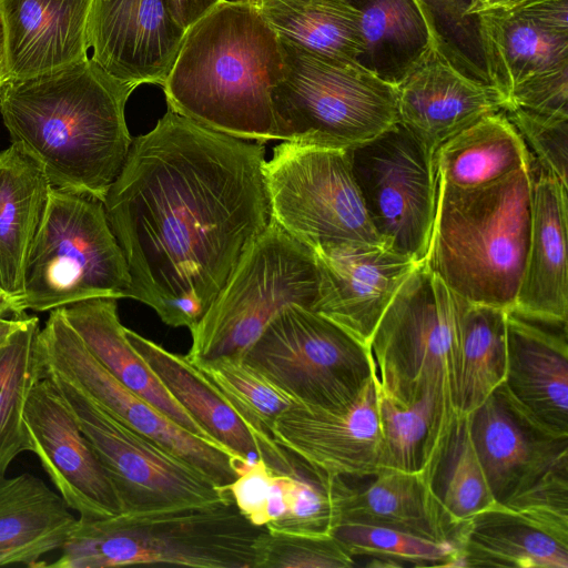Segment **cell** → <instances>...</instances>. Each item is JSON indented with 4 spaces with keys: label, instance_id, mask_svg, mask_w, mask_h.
Segmentation results:
<instances>
[{
    "label": "cell",
    "instance_id": "cell-1",
    "mask_svg": "<svg viewBox=\"0 0 568 568\" xmlns=\"http://www.w3.org/2000/svg\"><path fill=\"white\" fill-rule=\"evenodd\" d=\"M263 143L168 108L132 141L103 200L123 252L128 298L191 329L271 220Z\"/></svg>",
    "mask_w": 568,
    "mask_h": 568
},
{
    "label": "cell",
    "instance_id": "cell-2",
    "mask_svg": "<svg viewBox=\"0 0 568 568\" xmlns=\"http://www.w3.org/2000/svg\"><path fill=\"white\" fill-rule=\"evenodd\" d=\"M135 90L91 57L0 89L11 144L33 158L52 187L103 202L132 144L125 104Z\"/></svg>",
    "mask_w": 568,
    "mask_h": 568
},
{
    "label": "cell",
    "instance_id": "cell-3",
    "mask_svg": "<svg viewBox=\"0 0 568 568\" xmlns=\"http://www.w3.org/2000/svg\"><path fill=\"white\" fill-rule=\"evenodd\" d=\"M280 39L254 0H224L185 32L162 84L168 108L242 140H278L271 91Z\"/></svg>",
    "mask_w": 568,
    "mask_h": 568
},
{
    "label": "cell",
    "instance_id": "cell-4",
    "mask_svg": "<svg viewBox=\"0 0 568 568\" xmlns=\"http://www.w3.org/2000/svg\"><path fill=\"white\" fill-rule=\"evenodd\" d=\"M532 183V169L471 189L438 179L426 267L466 301L511 313L529 246Z\"/></svg>",
    "mask_w": 568,
    "mask_h": 568
},
{
    "label": "cell",
    "instance_id": "cell-5",
    "mask_svg": "<svg viewBox=\"0 0 568 568\" xmlns=\"http://www.w3.org/2000/svg\"><path fill=\"white\" fill-rule=\"evenodd\" d=\"M465 301L423 262L404 281L368 343L377 388L404 403L432 400L450 435L462 417Z\"/></svg>",
    "mask_w": 568,
    "mask_h": 568
},
{
    "label": "cell",
    "instance_id": "cell-6",
    "mask_svg": "<svg viewBox=\"0 0 568 568\" xmlns=\"http://www.w3.org/2000/svg\"><path fill=\"white\" fill-rule=\"evenodd\" d=\"M261 528L248 523L234 501L104 518L79 517L60 557L43 567L252 568L253 541Z\"/></svg>",
    "mask_w": 568,
    "mask_h": 568
},
{
    "label": "cell",
    "instance_id": "cell-7",
    "mask_svg": "<svg viewBox=\"0 0 568 568\" xmlns=\"http://www.w3.org/2000/svg\"><path fill=\"white\" fill-rule=\"evenodd\" d=\"M280 42L282 73L271 91L280 141L348 150L398 122L395 85L357 63Z\"/></svg>",
    "mask_w": 568,
    "mask_h": 568
},
{
    "label": "cell",
    "instance_id": "cell-8",
    "mask_svg": "<svg viewBox=\"0 0 568 568\" xmlns=\"http://www.w3.org/2000/svg\"><path fill=\"white\" fill-rule=\"evenodd\" d=\"M130 286L103 202L52 187L26 264L19 308L45 312L90 298H128Z\"/></svg>",
    "mask_w": 568,
    "mask_h": 568
},
{
    "label": "cell",
    "instance_id": "cell-9",
    "mask_svg": "<svg viewBox=\"0 0 568 568\" xmlns=\"http://www.w3.org/2000/svg\"><path fill=\"white\" fill-rule=\"evenodd\" d=\"M318 286L314 252L271 219L190 329L186 356L243 355L284 307L296 304L313 311Z\"/></svg>",
    "mask_w": 568,
    "mask_h": 568
},
{
    "label": "cell",
    "instance_id": "cell-10",
    "mask_svg": "<svg viewBox=\"0 0 568 568\" xmlns=\"http://www.w3.org/2000/svg\"><path fill=\"white\" fill-rule=\"evenodd\" d=\"M50 379L92 446L122 513L171 511L233 501L181 457L128 427L63 377Z\"/></svg>",
    "mask_w": 568,
    "mask_h": 568
},
{
    "label": "cell",
    "instance_id": "cell-11",
    "mask_svg": "<svg viewBox=\"0 0 568 568\" xmlns=\"http://www.w3.org/2000/svg\"><path fill=\"white\" fill-rule=\"evenodd\" d=\"M271 219L311 250L343 242L382 244L346 150L283 141L264 162Z\"/></svg>",
    "mask_w": 568,
    "mask_h": 568
},
{
    "label": "cell",
    "instance_id": "cell-12",
    "mask_svg": "<svg viewBox=\"0 0 568 568\" xmlns=\"http://www.w3.org/2000/svg\"><path fill=\"white\" fill-rule=\"evenodd\" d=\"M243 357L302 404H351L373 376L368 346L310 308L291 304Z\"/></svg>",
    "mask_w": 568,
    "mask_h": 568
},
{
    "label": "cell",
    "instance_id": "cell-13",
    "mask_svg": "<svg viewBox=\"0 0 568 568\" xmlns=\"http://www.w3.org/2000/svg\"><path fill=\"white\" fill-rule=\"evenodd\" d=\"M346 151L382 244L423 263L436 213L435 152L400 122Z\"/></svg>",
    "mask_w": 568,
    "mask_h": 568
},
{
    "label": "cell",
    "instance_id": "cell-14",
    "mask_svg": "<svg viewBox=\"0 0 568 568\" xmlns=\"http://www.w3.org/2000/svg\"><path fill=\"white\" fill-rule=\"evenodd\" d=\"M37 358L39 372L69 381L118 420L181 457L216 486L225 489L236 478L233 459L239 457L184 429L120 383L87 348L62 308L50 311L40 328Z\"/></svg>",
    "mask_w": 568,
    "mask_h": 568
},
{
    "label": "cell",
    "instance_id": "cell-15",
    "mask_svg": "<svg viewBox=\"0 0 568 568\" xmlns=\"http://www.w3.org/2000/svg\"><path fill=\"white\" fill-rule=\"evenodd\" d=\"M23 422L30 452L70 509L83 518L122 513L92 446L50 379L39 377L30 388Z\"/></svg>",
    "mask_w": 568,
    "mask_h": 568
},
{
    "label": "cell",
    "instance_id": "cell-16",
    "mask_svg": "<svg viewBox=\"0 0 568 568\" xmlns=\"http://www.w3.org/2000/svg\"><path fill=\"white\" fill-rule=\"evenodd\" d=\"M274 442L300 459L343 478H369L382 469V434L374 374L348 405L297 403L273 423Z\"/></svg>",
    "mask_w": 568,
    "mask_h": 568
},
{
    "label": "cell",
    "instance_id": "cell-17",
    "mask_svg": "<svg viewBox=\"0 0 568 568\" xmlns=\"http://www.w3.org/2000/svg\"><path fill=\"white\" fill-rule=\"evenodd\" d=\"M312 251L320 276L313 311L368 346L387 306L420 263L383 244L343 242Z\"/></svg>",
    "mask_w": 568,
    "mask_h": 568
},
{
    "label": "cell",
    "instance_id": "cell-18",
    "mask_svg": "<svg viewBox=\"0 0 568 568\" xmlns=\"http://www.w3.org/2000/svg\"><path fill=\"white\" fill-rule=\"evenodd\" d=\"M186 30L168 0H92L88 19L91 58L135 89L164 83Z\"/></svg>",
    "mask_w": 568,
    "mask_h": 568
},
{
    "label": "cell",
    "instance_id": "cell-19",
    "mask_svg": "<svg viewBox=\"0 0 568 568\" xmlns=\"http://www.w3.org/2000/svg\"><path fill=\"white\" fill-rule=\"evenodd\" d=\"M488 81L506 101L519 87L568 71V0L478 14Z\"/></svg>",
    "mask_w": 568,
    "mask_h": 568
},
{
    "label": "cell",
    "instance_id": "cell-20",
    "mask_svg": "<svg viewBox=\"0 0 568 568\" xmlns=\"http://www.w3.org/2000/svg\"><path fill=\"white\" fill-rule=\"evenodd\" d=\"M467 416L474 447L498 504L527 489L568 456V438L552 435L528 417L500 386Z\"/></svg>",
    "mask_w": 568,
    "mask_h": 568
},
{
    "label": "cell",
    "instance_id": "cell-21",
    "mask_svg": "<svg viewBox=\"0 0 568 568\" xmlns=\"http://www.w3.org/2000/svg\"><path fill=\"white\" fill-rule=\"evenodd\" d=\"M396 88L398 122L433 152L481 118L506 109L494 85L464 74L436 49Z\"/></svg>",
    "mask_w": 568,
    "mask_h": 568
},
{
    "label": "cell",
    "instance_id": "cell-22",
    "mask_svg": "<svg viewBox=\"0 0 568 568\" xmlns=\"http://www.w3.org/2000/svg\"><path fill=\"white\" fill-rule=\"evenodd\" d=\"M91 2L0 0L7 81L40 75L87 58Z\"/></svg>",
    "mask_w": 568,
    "mask_h": 568
},
{
    "label": "cell",
    "instance_id": "cell-23",
    "mask_svg": "<svg viewBox=\"0 0 568 568\" xmlns=\"http://www.w3.org/2000/svg\"><path fill=\"white\" fill-rule=\"evenodd\" d=\"M567 190L542 170L534 175L529 246L511 312L556 327L568 318Z\"/></svg>",
    "mask_w": 568,
    "mask_h": 568
},
{
    "label": "cell",
    "instance_id": "cell-24",
    "mask_svg": "<svg viewBox=\"0 0 568 568\" xmlns=\"http://www.w3.org/2000/svg\"><path fill=\"white\" fill-rule=\"evenodd\" d=\"M506 376L509 400L557 437L568 438L567 331L544 328L507 315Z\"/></svg>",
    "mask_w": 568,
    "mask_h": 568
},
{
    "label": "cell",
    "instance_id": "cell-25",
    "mask_svg": "<svg viewBox=\"0 0 568 568\" xmlns=\"http://www.w3.org/2000/svg\"><path fill=\"white\" fill-rule=\"evenodd\" d=\"M61 308L87 348L120 383L184 429L221 446L175 400L133 347L128 338L126 327L120 322L116 298H90Z\"/></svg>",
    "mask_w": 568,
    "mask_h": 568
},
{
    "label": "cell",
    "instance_id": "cell-26",
    "mask_svg": "<svg viewBox=\"0 0 568 568\" xmlns=\"http://www.w3.org/2000/svg\"><path fill=\"white\" fill-rule=\"evenodd\" d=\"M77 519L62 497L40 477H0V566L38 567L61 549Z\"/></svg>",
    "mask_w": 568,
    "mask_h": 568
},
{
    "label": "cell",
    "instance_id": "cell-27",
    "mask_svg": "<svg viewBox=\"0 0 568 568\" xmlns=\"http://www.w3.org/2000/svg\"><path fill=\"white\" fill-rule=\"evenodd\" d=\"M369 478L359 488L351 486L341 523L393 528L454 544L457 530L434 485L419 473L383 468Z\"/></svg>",
    "mask_w": 568,
    "mask_h": 568
},
{
    "label": "cell",
    "instance_id": "cell-28",
    "mask_svg": "<svg viewBox=\"0 0 568 568\" xmlns=\"http://www.w3.org/2000/svg\"><path fill=\"white\" fill-rule=\"evenodd\" d=\"M52 185L41 165L14 144L0 152V291L19 297L28 256Z\"/></svg>",
    "mask_w": 568,
    "mask_h": 568
},
{
    "label": "cell",
    "instance_id": "cell-29",
    "mask_svg": "<svg viewBox=\"0 0 568 568\" xmlns=\"http://www.w3.org/2000/svg\"><path fill=\"white\" fill-rule=\"evenodd\" d=\"M458 567L568 568V544L501 504L460 524Z\"/></svg>",
    "mask_w": 568,
    "mask_h": 568
},
{
    "label": "cell",
    "instance_id": "cell-30",
    "mask_svg": "<svg viewBox=\"0 0 568 568\" xmlns=\"http://www.w3.org/2000/svg\"><path fill=\"white\" fill-rule=\"evenodd\" d=\"M126 335L168 392L217 444L243 460L261 457L254 436L185 355L172 353L132 329L126 328Z\"/></svg>",
    "mask_w": 568,
    "mask_h": 568
},
{
    "label": "cell",
    "instance_id": "cell-31",
    "mask_svg": "<svg viewBox=\"0 0 568 568\" xmlns=\"http://www.w3.org/2000/svg\"><path fill=\"white\" fill-rule=\"evenodd\" d=\"M359 12L357 64L397 87L435 49L416 0H346Z\"/></svg>",
    "mask_w": 568,
    "mask_h": 568
},
{
    "label": "cell",
    "instance_id": "cell-32",
    "mask_svg": "<svg viewBox=\"0 0 568 568\" xmlns=\"http://www.w3.org/2000/svg\"><path fill=\"white\" fill-rule=\"evenodd\" d=\"M437 178L462 189L493 183L531 169L521 136L504 111L486 115L460 131L435 152Z\"/></svg>",
    "mask_w": 568,
    "mask_h": 568
},
{
    "label": "cell",
    "instance_id": "cell-33",
    "mask_svg": "<svg viewBox=\"0 0 568 568\" xmlns=\"http://www.w3.org/2000/svg\"><path fill=\"white\" fill-rule=\"evenodd\" d=\"M280 39L329 59L357 63L359 12L346 0H254Z\"/></svg>",
    "mask_w": 568,
    "mask_h": 568
},
{
    "label": "cell",
    "instance_id": "cell-34",
    "mask_svg": "<svg viewBox=\"0 0 568 568\" xmlns=\"http://www.w3.org/2000/svg\"><path fill=\"white\" fill-rule=\"evenodd\" d=\"M185 357L235 412L257 444L271 440L276 417L300 403L252 366L243 355Z\"/></svg>",
    "mask_w": 568,
    "mask_h": 568
},
{
    "label": "cell",
    "instance_id": "cell-35",
    "mask_svg": "<svg viewBox=\"0 0 568 568\" xmlns=\"http://www.w3.org/2000/svg\"><path fill=\"white\" fill-rule=\"evenodd\" d=\"M508 312L465 301L462 316L459 412L481 405L505 381Z\"/></svg>",
    "mask_w": 568,
    "mask_h": 568
},
{
    "label": "cell",
    "instance_id": "cell-36",
    "mask_svg": "<svg viewBox=\"0 0 568 568\" xmlns=\"http://www.w3.org/2000/svg\"><path fill=\"white\" fill-rule=\"evenodd\" d=\"M36 316L22 324L0 346V477L22 452H30L23 422L24 404L32 385L39 379Z\"/></svg>",
    "mask_w": 568,
    "mask_h": 568
},
{
    "label": "cell",
    "instance_id": "cell-37",
    "mask_svg": "<svg viewBox=\"0 0 568 568\" xmlns=\"http://www.w3.org/2000/svg\"><path fill=\"white\" fill-rule=\"evenodd\" d=\"M283 473L285 514L265 529L272 532L333 536L342 521L351 485L345 478L315 468L292 453L291 463Z\"/></svg>",
    "mask_w": 568,
    "mask_h": 568
},
{
    "label": "cell",
    "instance_id": "cell-38",
    "mask_svg": "<svg viewBox=\"0 0 568 568\" xmlns=\"http://www.w3.org/2000/svg\"><path fill=\"white\" fill-rule=\"evenodd\" d=\"M333 536L355 559L369 558V567H457L458 549L453 542L434 541L393 528L341 523Z\"/></svg>",
    "mask_w": 568,
    "mask_h": 568
},
{
    "label": "cell",
    "instance_id": "cell-39",
    "mask_svg": "<svg viewBox=\"0 0 568 568\" xmlns=\"http://www.w3.org/2000/svg\"><path fill=\"white\" fill-rule=\"evenodd\" d=\"M434 488L456 530L473 516L498 505L474 447L467 415L457 423Z\"/></svg>",
    "mask_w": 568,
    "mask_h": 568
},
{
    "label": "cell",
    "instance_id": "cell-40",
    "mask_svg": "<svg viewBox=\"0 0 568 568\" xmlns=\"http://www.w3.org/2000/svg\"><path fill=\"white\" fill-rule=\"evenodd\" d=\"M428 24L435 49L457 70L489 83L478 32L469 13L470 0H416Z\"/></svg>",
    "mask_w": 568,
    "mask_h": 568
},
{
    "label": "cell",
    "instance_id": "cell-41",
    "mask_svg": "<svg viewBox=\"0 0 568 568\" xmlns=\"http://www.w3.org/2000/svg\"><path fill=\"white\" fill-rule=\"evenodd\" d=\"M355 559L334 536L272 532L261 528L253 541L252 568H351Z\"/></svg>",
    "mask_w": 568,
    "mask_h": 568
},
{
    "label": "cell",
    "instance_id": "cell-42",
    "mask_svg": "<svg viewBox=\"0 0 568 568\" xmlns=\"http://www.w3.org/2000/svg\"><path fill=\"white\" fill-rule=\"evenodd\" d=\"M503 505L557 540L568 544V456Z\"/></svg>",
    "mask_w": 568,
    "mask_h": 568
},
{
    "label": "cell",
    "instance_id": "cell-43",
    "mask_svg": "<svg viewBox=\"0 0 568 568\" xmlns=\"http://www.w3.org/2000/svg\"><path fill=\"white\" fill-rule=\"evenodd\" d=\"M526 146L546 173L567 185L568 116L548 115L510 106L504 110Z\"/></svg>",
    "mask_w": 568,
    "mask_h": 568
},
{
    "label": "cell",
    "instance_id": "cell-44",
    "mask_svg": "<svg viewBox=\"0 0 568 568\" xmlns=\"http://www.w3.org/2000/svg\"><path fill=\"white\" fill-rule=\"evenodd\" d=\"M224 0H168L173 19L185 30Z\"/></svg>",
    "mask_w": 568,
    "mask_h": 568
},
{
    "label": "cell",
    "instance_id": "cell-45",
    "mask_svg": "<svg viewBox=\"0 0 568 568\" xmlns=\"http://www.w3.org/2000/svg\"><path fill=\"white\" fill-rule=\"evenodd\" d=\"M545 0H470L469 13L477 17L483 13L504 12Z\"/></svg>",
    "mask_w": 568,
    "mask_h": 568
},
{
    "label": "cell",
    "instance_id": "cell-46",
    "mask_svg": "<svg viewBox=\"0 0 568 568\" xmlns=\"http://www.w3.org/2000/svg\"><path fill=\"white\" fill-rule=\"evenodd\" d=\"M26 315L19 308L17 297L10 296L0 291V317H14Z\"/></svg>",
    "mask_w": 568,
    "mask_h": 568
},
{
    "label": "cell",
    "instance_id": "cell-47",
    "mask_svg": "<svg viewBox=\"0 0 568 568\" xmlns=\"http://www.w3.org/2000/svg\"><path fill=\"white\" fill-rule=\"evenodd\" d=\"M26 316L0 317V346L22 324Z\"/></svg>",
    "mask_w": 568,
    "mask_h": 568
},
{
    "label": "cell",
    "instance_id": "cell-48",
    "mask_svg": "<svg viewBox=\"0 0 568 568\" xmlns=\"http://www.w3.org/2000/svg\"><path fill=\"white\" fill-rule=\"evenodd\" d=\"M6 81H7V77H6V70H4L2 39H1V31H0V89L6 83Z\"/></svg>",
    "mask_w": 568,
    "mask_h": 568
}]
</instances>
